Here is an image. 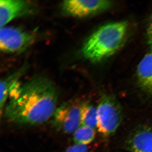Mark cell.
Listing matches in <instances>:
<instances>
[{"instance_id": "cell-1", "label": "cell", "mask_w": 152, "mask_h": 152, "mask_svg": "<svg viewBox=\"0 0 152 152\" xmlns=\"http://www.w3.org/2000/svg\"><path fill=\"white\" fill-rule=\"evenodd\" d=\"M10 96L4 110L6 118L19 124L37 125L54 115L58 94L50 81L37 78L22 86L15 82Z\"/></svg>"}, {"instance_id": "cell-2", "label": "cell", "mask_w": 152, "mask_h": 152, "mask_svg": "<svg viewBox=\"0 0 152 152\" xmlns=\"http://www.w3.org/2000/svg\"><path fill=\"white\" fill-rule=\"evenodd\" d=\"M128 29L126 21L112 22L102 26L85 42L82 50L84 57L98 62L111 56L121 47Z\"/></svg>"}, {"instance_id": "cell-3", "label": "cell", "mask_w": 152, "mask_h": 152, "mask_svg": "<svg viewBox=\"0 0 152 152\" xmlns=\"http://www.w3.org/2000/svg\"><path fill=\"white\" fill-rule=\"evenodd\" d=\"M97 113L99 132L107 137L113 135L122 120L121 109L118 102L111 97L104 96L97 107Z\"/></svg>"}, {"instance_id": "cell-4", "label": "cell", "mask_w": 152, "mask_h": 152, "mask_svg": "<svg viewBox=\"0 0 152 152\" xmlns=\"http://www.w3.org/2000/svg\"><path fill=\"white\" fill-rule=\"evenodd\" d=\"M83 103L72 100L64 103L53 115L54 126L66 134L74 133L81 126V109Z\"/></svg>"}, {"instance_id": "cell-5", "label": "cell", "mask_w": 152, "mask_h": 152, "mask_svg": "<svg viewBox=\"0 0 152 152\" xmlns=\"http://www.w3.org/2000/svg\"><path fill=\"white\" fill-rule=\"evenodd\" d=\"M34 38L32 34L18 28L5 26L0 30V48L7 53L20 52L29 46Z\"/></svg>"}, {"instance_id": "cell-6", "label": "cell", "mask_w": 152, "mask_h": 152, "mask_svg": "<svg viewBox=\"0 0 152 152\" xmlns=\"http://www.w3.org/2000/svg\"><path fill=\"white\" fill-rule=\"evenodd\" d=\"M111 5L107 1H65L62 8L65 13L75 18H85L101 12L108 9Z\"/></svg>"}, {"instance_id": "cell-7", "label": "cell", "mask_w": 152, "mask_h": 152, "mask_svg": "<svg viewBox=\"0 0 152 152\" xmlns=\"http://www.w3.org/2000/svg\"><path fill=\"white\" fill-rule=\"evenodd\" d=\"M29 2L22 0L0 1V27L5 26L13 19L29 14L32 11Z\"/></svg>"}, {"instance_id": "cell-8", "label": "cell", "mask_w": 152, "mask_h": 152, "mask_svg": "<svg viewBox=\"0 0 152 152\" xmlns=\"http://www.w3.org/2000/svg\"><path fill=\"white\" fill-rule=\"evenodd\" d=\"M132 152H152V130L149 128L140 130L132 136L129 141Z\"/></svg>"}, {"instance_id": "cell-9", "label": "cell", "mask_w": 152, "mask_h": 152, "mask_svg": "<svg viewBox=\"0 0 152 152\" xmlns=\"http://www.w3.org/2000/svg\"><path fill=\"white\" fill-rule=\"evenodd\" d=\"M137 74L142 86L152 91V52L143 57L138 65Z\"/></svg>"}, {"instance_id": "cell-10", "label": "cell", "mask_w": 152, "mask_h": 152, "mask_svg": "<svg viewBox=\"0 0 152 152\" xmlns=\"http://www.w3.org/2000/svg\"><path fill=\"white\" fill-rule=\"evenodd\" d=\"M81 126L95 129L97 125V107L88 103H83L81 109Z\"/></svg>"}, {"instance_id": "cell-11", "label": "cell", "mask_w": 152, "mask_h": 152, "mask_svg": "<svg viewBox=\"0 0 152 152\" xmlns=\"http://www.w3.org/2000/svg\"><path fill=\"white\" fill-rule=\"evenodd\" d=\"M75 144L88 145L94 140L96 132L94 129L81 126L73 133Z\"/></svg>"}, {"instance_id": "cell-12", "label": "cell", "mask_w": 152, "mask_h": 152, "mask_svg": "<svg viewBox=\"0 0 152 152\" xmlns=\"http://www.w3.org/2000/svg\"><path fill=\"white\" fill-rule=\"evenodd\" d=\"M15 80L10 79H6L1 81V99H0V109L1 115H2L3 111L4 110L6 104L7 99L10 96L11 89L15 83Z\"/></svg>"}, {"instance_id": "cell-13", "label": "cell", "mask_w": 152, "mask_h": 152, "mask_svg": "<svg viewBox=\"0 0 152 152\" xmlns=\"http://www.w3.org/2000/svg\"><path fill=\"white\" fill-rule=\"evenodd\" d=\"M64 152H90V149L87 145L75 144L69 147Z\"/></svg>"}, {"instance_id": "cell-14", "label": "cell", "mask_w": 152, "mask_h": 152, "mask_svg": "<svg viewBox=\"0 0 152 152\" xmlns=\"http://www.w3.org/2000/svg\"><path fill=\"white\" fill-rule=\"evenodd\" d=\"M147 36L148 43L152 49V15L147 27Z\"/></svg>"}]
</instances>
